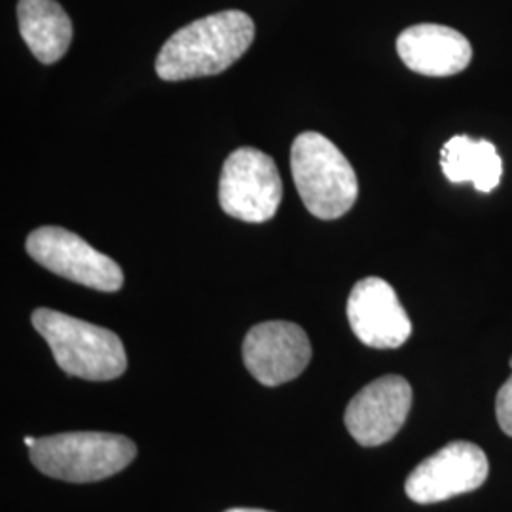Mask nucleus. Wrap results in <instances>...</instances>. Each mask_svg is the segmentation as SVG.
Masks as SVG:
<instances>
[{
  "instance_id": "1",
  "label": "nucleus",
  "mask_w": 512,
  "mask_h": 512,
  "mask_svg": "<svg viewBox=\"0 0 512 512\" xmlns=\"http://www.w3.org/2000/svg\"><path fill=\"white\" fill-rule=\"evenodd\" d=\"M255 40V23L241 10H224L196 19L171 35L156 59L165 82L224 73Z\"/></svg>"
},
{
  "instance_id": "2",
  "label": "nucleus",
  "mask_w": 512,
  "mask_h": 512,
  "mask_svg": "<svg viewBox=\"0 0 512 512\" xmlns=\"http://www.w3.org/2000/svg\"><path fill=\"white\" fill-rule=\"evenodd\" d=\"M33 327L48 342L55 363L69 376L109 382L128 368L124 344L112 330L48 308L33 311Z\"/></svg>"
},
{
  "instance_id": "3",
  "label": "nucleus",
  "mask_w": 512,
  "mask_h": 512,
  "mask_svg": "<svg viewBox=\"0 0 512 512\" xmlns=\"http://www.w3.org/2000/svg\"><path fill=\"white\" fill-rule=\"evenodd\" d=\"M296 190L313 217H344L357 202V173L332 141L317 131L300 133L291 148Z\"/></svg>"
},
{
  "instance_id": "4",
  "label": "nucleus",
  "mask_w": 512,
  "mask_h": 512,
  "mask_svg": "<svg viewBox=\"0 0 512 512\" xmlns=\"http://www.w3.org/2000/svg\"><path fill=\"white\" fill-rule=\"evenodd\" d=\"M29 452L40 473L84 484L124 471L137 456V446L124 435L80 431L42 437Z\"/></svg>"
},
{
  "instance_id": "5",
  "label": "nucleus",
  "mask_w": 512,
  "mask_h": 512,
  "mask_svg": "<svg viewBox=\"0 0 512 512\" xmlns=\"http://www.w3.org/2000/svg\"><path fill=\"white\" fill-rule=\"evenodd\" d=\"M283 200V181L272 156L258 148L234 150L222 165L219 202L222 211L243 222L274 219Z\"/></svg>"
},
{
  "instance_id": "6",
  "label": "nucleus",
  "mask_w": 512,
  "mask_h": 512,
  "mask_svg": "<svg viewBox=\"0 0 512 512\" xmlns=\"http://www.w3.org/2000/svg\"><path fill=\"white\" fill-rule=\"evenodd\" d=\"M27 253L59 277L101 293H116L124 285L122 268L88 241L57 226H42L27 238Z\"/></svg>"
},
{
  "instance_id": "7",
  "label": "nucleus",
  "mask_w": 512,
  "mask_h": 512,
  "mask_svg": "<svg viewBox=\"0 0 512 512\" xmlns=\"http://www.w3.org/2000/svg\"><path fill=\"white\" fill-rule=\"evenodd\" d=\"M488 473L490 463L484 450L473 442L456 440L423 459L406 478L404 490L412 501L431 505L475 492L486 482Z\"/></svg>"
},
{
  "instance_id": "8",
  "label": "nucleus",
  "mask_w": 512,
  "mask_h": 512,
  "mask_svg": "<svg viewBox=\"0 0 512 512\" xmlns=\"http://www.w3.org/2000/svg\"><path fill=\"white\" fill-rule=\"evenodd\" d=\"M310 361L308 334L289 321L260 323L243 340V363L256 382L268 387L298 378Z\"/></svg>"
},
{
  "instance_id": "9",
  "label": "nucleus",
  "mask_w": 512,
  "mask_h": 512,
  "mask_svg": "<svg viewBox=\"0 0 512 512\" xmlns=\"http://www.w3.org/2000/svg\"><path fill=\"white\" fill-rule=\"evenodd\" d=\"M412 387L403 376H382L363 387L346 408L349 435L361 446H382L393 439L408 418Z\"/></svg>"
},
{
  "instance_id": "10",
  "label": "nucleus",
  "mask_w": 512,
  "mask_h": 512,
  "mask_svg": "<svg viewBox=\"0 0 512 512\" xmlns=\"http://www.w3.org/2000/svg\"><path fill=\"white\" fill-rule=\"evenodd\" d=\"M348 321L353 334L368 348H401L412 334V323L399 296L380 277H365L355 283L348 298Z\"/></svg>"
},
{
  "instance_id": "11",
  "label": "nucleus",
  "mask_w": 512,
  "mask_h": 512,
  "mask_svg": "<svg viewBox=\"0 0 512 512\" xmlns=\"http://www.w3.org/2000/svg\"><path fill=\"white\" fill-rule=\"evenodd\" d=\"M397 52L404 65L423 76H452L469 67L471 42L459 31L435 23L408 27L397 38Z\"/></svg>"
},
{
  "instance_id": "12",
  "label": "nucleus",
  "mask_w": 512,
  "mask_h": 512,
  "mask_svg": "<svg viewBox=\"0 0 512 512\" xmlns=\"http://www.w3.org/2000/svg\"><path fill=\"white\" fill-rule=\"evenodd\" d=\"M19 33L40 63L52 65L67 54L73 23L55 0H19Z\"/></svg>"
},
{
  "instance_id": "13",
  "label": "nucleus",
  "mask_w": 512,
  "mask_h": 512,
  "mask_svg": "<svg viewBox=\"0 0 512 512\" xmlns=\"http://www.w3.org/2000/svg\"><path fill=\"white\" fill-rule=\"evenodd\" d=\"M440 167L450 183H473L478 192H492L503 175L495 145L469 135H456L442 147Z\"/></svg>"
},
{
  "instance_id": "14",
  "label": "nucleus",
  "mask_w": 512,
  "mask_h": 512,
  "mask_svg": "<svg viewBox=\"0 0 512 512\" xmlns=\"http://www.w3.org/2000/svg\"><path fill=\"white\" fill-rule=\"evenodd\" d=\"M495 414H497V421H499L503 433L512 437V374L511 378L501 385V389L497 393Z\"/></svg>"
},
{
  "instance_id": "15",
  "label": "nucleus",
  "mask_w": 512,
  "mask_h": 512,
  "mask_svg": "<svg viewBox=\"0 0 512 512\" xmlns=\"http://www.w3.org/2000/svg\"><path fill=\"white\" fill-rule=\"evenodd\" d=\"M23 442H25V446L31 450V448L37 444L38 439H35V437H31V435H29V437H25V439H23Z\"/></svg>"
},
{
  "instance_id": "16",
  "label": "nucleus",
  "mask_w": 512,
  "mask_h": 512,
  "mask_svg": "<svg viewBox=\"0 0 512 512\" xmlns=\"http://www.w3.org/2000/svg\"><path fill=\"white\" fill-rule=\"evenodd\" d=\"M226 512H272V511H264V509H243V507H239V509H228Z\"/></svg>"
},
{
  "instance_id": "17",
  "label": "nucleus",
  "mask_w": 512,
  "mask_h": 512,
  "mask_svg": "<svg viewBox=\"0 0 512 512\" xmlns=\"http://www.w3.org/2000/svg\"><path fill=\"white\" fill-rule=\"evenodd\" d=\"M509 366H511V370H512V357H511V361H509Z\"/></svg>"
}]
</instances>
